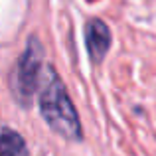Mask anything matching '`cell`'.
<instances>
[{
    "mask_svg": "<svg viewBox=\"0 0 156 156\" xmlns=\"http://www.w3.org/2000/svg\"><path fill=\"white\" fill-rule=\"evenodd\" d=\"M40 111H42L44 121L59 136L67 138V140H81L83 133H81L77 111L53 69H50V79L46 81L44 91L40 95Z\"/></svg>",
    "mask_w": 156,
    "mask_h": 156,
    "instance_id": "6da1fadb",
    "label": "cell"
},
{
    "mask_svg": "<svg viewBox=\"0 0 156 156\" xmlns=\"http://www.w3.org/2000/svg\"><path fill=\"white\" fill-rule=\"evenodd\" d=\"M42 61H44V50L38 38H30L28 48L24 55L18 59L14 71H12V91H14L16 99L28 105L30 97L38 89L40 83V73H42Z\"/></svg>",
    "mask_w": 156,
    "mask_h": 156,
    "instance_id": "7a4b0ae2",
    "label": "cell"
},
{
    "mask_svg": "<svg viewBox=\"0 0 156 156\" xmlns=\"http://www.w3.org/2000/svg\"><path fill=\"white\" fill-rule=\"evenodd\" d=\"M85 44H87L91 61L101 63L111 46V32L107 28V24L101 22V20H91L85 28Z\"/></svg>",
    "mask_w": 156,
    "mask_h": 156,
    "instance_id": "3957f363",
    "label": "cell"
},
{
    "mask_svg": "<svg viewBox=\"0 0 156 156\" xmlns=\"http://www.w3.org/2000/svg\"><path fill=\"white\" fill-rule=\"evenodd\" d=\"M0 156H28V146L18 133L4 130L0 134Z\"/></svg>",
    "mask_w": 156,
    "mask_h": 156,
    "instance_id": "277c9868",
    "label": "cell"
}]
</instances>
